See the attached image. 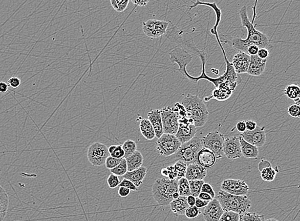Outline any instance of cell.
I'll use <instances>...</instances> for the list:
<instances>
[{
    "label": "cell",
    "instance_id": "6da1fadb",
    "mask_svg": "<svg viewBox=\"0 0 300 221\" xmlns=\"http://www.w3.org/2000/svg\"><path fill=\"white\" fill-rule=\"evenodd\" d=\"M257 1L255 2L253 6V17L252 21H250L248 18L247 9L246 6H243L239 10V16H240L241 24L242 26L247 28L248 35L247 39H242L236 37L232 38L229 40H227L226 43H229L232 46L233 49L239 52H244L247 53L248 47L251 45H256L261 48H267L270 45V39H268L267 35L260 31L256 30L254 26V20H256V7H257Z\"/></svg>",
    "mask_w": 300,
    "mask_h": 221
},
{
    "label": "cell",
    "instance_id": "7a4b0ae2",
    "mask_svg": "<svg viewBox=\"0 0 300 221\" xmlns=\"http://www.w3.org/2000/svg\"><path fill=\"white\" fill-rule=\"evenodd\" d=\"M186 110L187 116L193 121L196 128L205 126L208 120L209 112L203 99L197 95L188 94L181 102Z\"/></svg>",
    "mask_w": 300,
    "mask_h": 221
},
{
    "label": "cell",
    "instance_id": "3957f363",
    "mask_svg": "<svg viewBox=\"0 0 300 221\" xmlns=\"http://www.w3.org/2000/svg\"><path fill=\"white\" fill-rule=\"evenodd\" d=\"M178 191V181L168 178L157 179L152 187L154 199L160 206H168L173 201L172 195Z\"/></svg>",
    "mask_w": 300,
    "mask_h": 221
},
{
    "label": "cell",
    "instance_id": "277c9868",
    "mask_svg": "<svg viewBox=\"0 0 300 221\" xmlns=\"http://www.w3.org/2000/svg\"><path fill=\"white\" fill-rule=\"evenodd\" d=\"M216 199L224 212H233L239 215L247 212L252 205L251 200L247 195H233L222 190L218 192Z\"/></svg>",
    "mask_w": 300,
    "mask_h": 221
},
{
    "label": "cell",
    "instance_id": "5b68a950",
    "mask_svg": "<svg viewBox=\"0 0 300 221\" xmlns=\"http://www.w3.org/2000/svg\"><path fill=\"white\" fill-rule=\"evenodd\" d=\"M204 148L201 139L195 137L188 142L183 143L174 154L177 161H182L187 164L197 162L198 154Z\"/></svg>",
    "mask_w": 300,
    "mask_h": 221
},
{
    "label": "cell",
    "instance_id": "8992f818",
    "mask_svg": "<svg viewBox=\"0 0 300 221\" xmlns=\"http://www.w3.org/2000/svg\"><path fill=\"white\" fill-rule=\"evenodd\" d=\"M224 136L220 131H212L201 139L204 148L209 149L216 156V160H220L224 155Z\"/></svg>",
    "mask_w": 300,
    "mask_h": 221
},
{
    "label": "cell",
    "instance_id": "52a82bcc",
    "mask_svg": "<svg viewBox=\"0 0 300 221\" xmlns=\"http://www.w3.org/2000/svg\"><path fill=\"white\" fill-rule=\"evenodd\" d=\"M181 145L182 143L175 135L164 133L162 137L158 139L156 148L160 155L168 157L176 154Z\"/></svg>",
    "mask_w": 300,
    "mask_h": 221
},
{
    "label": "cell",
    "instance_id": "ba28073f",
    "mask_svg": "<svg viewBox=\"0 0 300 221\" xmlns=\"http://www.w3.org/2000/svg\"><path fill=\"white\" fill-rule=\"evenodd\" d=\"M109 156L108 147L102 143H93L89 146L88 149H87V160L94 166L104 165Z\"/></svg>",
    "mask_w": 300,
    "mask_h": 221
},
{
    "label": "cell",
    "instance_id": "9c48e42d",
    "mask_svg": "<svg viewBox=\"0 0 300 221\" xmlns=\"http://www.w3.org/2000/svg\"><path fill=\"white\" fill-rule=\"evenodd\" d=\"M193 55L183 49V48L177 46L170 53V60L171 62L178 64V71L185 78L189 76L187 72V66L193 60Z\"/></svg>",
    "mask_w": 300,
    "mask_h": 221
},
{
    "label": "cell",
    "instance_id": "30bf717a",
    "mask_svg": "<svg viewBox=\"0 0 300 221\" xmlns=\"http://www.w3.org/2000/svg\"><path fill=\"white\" fill-rule=\"evenodd\" d=\"M160 110L164 133L176 135L178 130L179 122L173 107H166Z\"/></svg>",
    "mask_w": 300,
    "mask_h": 221
},
{
    "label": "cell",
    "instance_id": "8fae6325",
    "mask_svg": "<svg viewBox=\"0 0 300 221\" xmlns=\"http://www.w3.org/2000/svg\"><path fill=\"white\" fill-rule=\"evenodd\" d=\"M179 128L175 136L182 144L188 142L196 134L197 129L193 124V121L189 117L179 120Z\"/></svg>",
    "mask_w": 300,
    "mask_h": 221
},
{
    "label": "cell",
    "instance_id": "7c38bea8",
    "mask_svg": "<svg viewBox=\"0 0 300 221\" xmlns=\"http://www.w3.org/2000/svg\"><path fill=\"white\" fill-rule=\"evenodd\" d=\"M169 27V22L164 20H149L143 22V30L147 37L151 39L166 35Z\"/></svg>",
    "mask_w": 300,
    "mask_h": 221
},
{
    "label": "cell",
    "instance_id": "4fadbf2b",
    "mask_svg": "<svg viewBox=\"0 0 300 221\" xmlns=\"http://www.w3.org/2000/svg\"><path fill=\"white\" fill-rule=\"evenodd\" d=\"M238 84L237 82H233L226 80L215 87L212 95L210 97H206L205 101H210V100L214 99L219 101H226L231 97L233 92Z\"/></svg>",
    "mask_w": 300,
    "mask_h": 221
},
{
    "label": "cell",
    "instance_id": "5bb4252c",
    "mask_svg": "<svg viewBox=\"0 0 300 221\" xmlns=\"http://www.w3.org/2000/svg\"><path fill=\"white\" fill-rule=\"evenodd\" d=\"M221 190L230 195L245 196L249 191V185L244 181L226 179L221 183Z\"/></svg>",
    "mask_w": 300,
    "mask_h": 221
},
{
    "label": "cell",
    "instance_id": "9a60e30c",
    "mask_svg": "<svg viewBox=\"0 0 300 221\" xmlns=\"http://www.w3.org/2000/svg\"><path fill=\"white\" fill-rule=\"evenodd\" d=\"M223 152L229 160H234L242 156L239 137L230 136L225 139Z\"/></svg>",
    "mask_w": 300,
    "mask_h": 221
},
{
    "label": "cell",
    "instance_id": "2e32d148",
    "mask_svg": "<svg viewBox=\"0 0 300 221\" xmlns=\"http://www.w3.org/2000/svg\"><path fill=\"white\" fill-rule=\"evenodd\" d=\"M239 136L243 138L246 141L257 148L261 147L265 144L266 136L265 128L257 126L254 131H246L241 133Z\"/></svg>",
    "mask_w": 300,
    "mask_h": 221
},
{
    "label": "cell",
    "instance_id": "e0dca14e",
    "mask_svg": "<svg viewBox=\"0 0 300 221\" xmlns=\"http://www.w3.org/2000/svg\"><path fill=\"white\" fill-rule=\"evenodd\" d=\"M224 213L219 201L217 199H214L209 202L204 210V220L205 221H219Z\"/></svg>",
    "mask_w": 300,
    "mask_h": 221
},
{
    "label": "cell",
    "instance_id": "ac0fdd59",
    "mask_svg": "<svg viewBox=\"0 0 300 221\" xmlns=\"http://www.w3.org/2000/svg\"><path fill=\"white\" fill-rule=\"evenodd\" d=\"M251 56L244 52H239L235 54L231 62L237 74H242L247 73L249 67Z\"/></svg>",
    "mask_w": 300,
    "mask_h": 221
},
{
    "label": "cell",
    "instance_id": "d6986e66",
    "mask_svg": "<svg viewBox=\"0 0 300 221\" xmlns=\"http://www.w3.org/2000/svg\"><path fill=\"white\" fill-rule=\"evenodd\" d=\"M267 60H262L257 55L251 56L249 67L247 74L254 77L261 76L266 69Z\"/></svg>",
    "mask_w": 300,
    "mask_h": 221
},
{
    "label": "cell",
    "instance_id": "ffe728a7",
    "mask_svg": "<svg viewBox=\"0 0 300 221\" xmlns=\"http://www.w3.org/2000/svg\"><path fill=\"white\" fill-rule=\"evenodd\" d=\"M207 175V170L195 162L189 164L187 166L185 178L190 181L203 180Z\"/></svg>",
    "mask_w": 300,
    "mask_h": 221
},
{
    "label": "cell",
    "instance_id": "44dd1931",
    "mask_svg": "<svg viewBox=\"0 0 300 221\" xmlns=\"http://www.w3.org/2000/svg\"><path fill=\"white\" fill-rule=\"evenodd\" d=\"M216 160L215 155L211 151L203 148L198 154L197 163L206 169L210 168L215 164Z\"/></svg>",
    "mask_w": 300,
    "mask_h": 221
},
{
    "label": "cell",
    "instance_id": "7402d4cb",
    "mask_svg": "<svg viewBox=\"0 0 300 221\" xmlns=\"http://www.w3.org/2000/svg\"><path fill=\"white\" fill-rule=\"evenodd\" d=\"M148 118L155 130L156 137L159 139L164 133L160 110H151L148 114Z\"/></svg>",
    "mask_w": 300,
    "mask_h": 221
},
{
    "label": "cell",
    "instance_id": "603a6c76",
    "mask_svg": "<svg viewBox=\"0 0 300 221\" xmlns=\"http://www.w3.org/2000/svg\"><path fill=\"white\" fill-rule=\"evenodd\" d=\"M147 174V168L141 166V168L132 171V172H127L123 177L124 179L130 181V182L134 183L135 186L138 187L142 184Z\"/></svg>",
    "mask_w": 300,
    "mask_h": 221
},
{
    "label": "cell",
    "instance_id": "cb8c5ba5",
    "mask_svg": "<svg viewBox=\"0 0 300 221\" xmlns=\"http://www.w3.org/2000/svg\"><path fill=\"white\" fill-rule=\"evenodd\" d=\"M240 142L241 153L245 158H255L257 159L259 156V149L256 146L251 144L246 141L242 137L239 136Z\"/></svg>",
    "mask_w": 300,
    "mask_h": 221
},
{
    "label": "cell",
    "instance_id": "d4e9b609",
    "mask_svg": "<svg viewBox=\"0 0 300 221\" xmlns=\"http://www.w3.org/2000/svg\"><path fill=\"white\" fill-rule=\"evenodd\" d=\"M128 172H132L142 166L144 158L140 151H135L132 155L126 158Z\"/></svg>",
    "mask_w": 300,
    "mask_h": 221
},
{
    "label": "cell",
    "instance_id": "484cf974",
    "mask_svg": "<svg viewBox=\"0 0 300 221\" xmlns=\"http://www.w3.org/2000/svg\"><path fill=\"white\" fill-rule=\"evenodd\" d=\"M170 205L173 213L181 215V216L185 215V211L189 207V204L187 203V197H182V196H180L179 199L174 200Z\"/></svg>",
    "mask_w": 300,
    "mask_h": 221
},
{
    "label": "cell",
    "instance_id": "4316f807",
    "mask_svg": "<svg viewBox=\"0 0 300 221\" xmlns=\"http://www.w3.org/2000/svg\"><path fill=\"white\" fill-rule=\"evenodd\" d=\"M139 128L143 136L149 141H151L156 137L155 130L149 119H144L139 124Z\"/></svg>",
    "mask_w": 300,
    "mask_h": 221
},
{
    "label": "cell",
    "instance_id": "83f0119b",
    "mask_svg": "<svg viewBox=\"0 0 300 221\" xmlns=\"http://www.w3.org/2000/svg\"><path fill=\"white\" fill-rule=\"evenodd\" d=\"M9 197L3 187L0 185V221H3L7 216Z\"/></svg>",
    "mask_w": 300,
    "mask_h": 221
},
{
    "label": "cell",
    "instance_id": "f1b7e54d",
    "mask_svg": "<svg viewBox=\"0 0 300 221\" xmlns=\"http://www.w3.org/2000/svg\"><path fill=\"white\" fill-rule=\"evenodd\" d=\"M279 172L278 167L274 168L272 166L263 169L261 172L262 180L266 182H272L276 179L277 174Z\"/></svg>",
    "mask_w": 300,
    "mask_h": 221
},
{
    "label": "cell",
    "instance_id": "f546056e",
    "mask_svg": "<svg viewBox=\"0 0 300 221\" xmlns=\"http://www.w3.org/2000/svg\"><path fill=\"white\" fill-rule=\"evenodd\" d=\"M284 93L288 99L295 100L300 95V86L295 84L287 85Z\"/></svg>",
    "mask_w": 300,
    "mask_h": 221
},
{
    "label": "cell",
    "instance_id": "4dcf8cb0",
    "mask_svg": "<svg viewBox=\"0 0 300 221\" xmlns=\"http://www.w3.org/2000/svg\"><path fill=\"white\" fill-rule=\"evenodd\" d=\"M205 183L203 180L199 181H190V189H191V195L195 198L199 197L200 193H201L202 187Z\"/></svg>",
    "mask_w": 300,
    "mask_h": 221
},
{
    "label": "cell",
    "instance_id": "1f68e13d",
    "mask_svg": "<svg viewBox=\"0 0 300 221\" xmlns=\"http://www.w3.org/2000/svg\"><path fill=\"white\" fill-rule=\"evenodd\" d=\"M187 166H188V164L186 162L182 161H178L174 164V167L177 175L176 180L179 181L181 179L185 178Z\"/></svg>",
    "mask_w": 300,
    "mask_h": 221
},
{
    "label": "cell",
    "instance_id": "d6a6232c",
    "mask_svg": "<svg viewBox=\"0 0 300 221\" xmlns=\"http://www.w3.org/2000/svg\"><path fill=\"white\" fill-rule=\"evenodd\" d=\"M123 149L125 152V159L129 157L137 151L136 143L132 140H127L122 145Z\"/></svg>",
    "mask_w": 300,
    "mask_h": 221
},
{
    "label": "cell",
    "instance_id": "836d02e7",
    "mask_svg": "<svg viewBox=\"0 0 300 221\" xmlns=\"http://www.w3.org/2000/svg\"><path fill=\"white\" fill-rule=\"evenodd\" d=\"M108 152L110 156L116 159H124L125 158V152L122 145H111L108 147Z\"/></svg>",
    "mask_w": 300,
    "mask_h": 221
},
{
    "label": "cell",
    "instance_id": "e575fe53",
    "mask_svg": "<svg viewBox=\"0 0 300 221\" xmlns=\"http://www.w3.org/2000/svg\"><path fill=\"white\" fill-rule=\"evenodd\" d=\"M178 191L182 197H188L191 195L189 181L186 178L181 179L178 181Z\"/></svg>",
    "mask_w": 300,
    "mask_h": 221
},
{
    "label": "cell",
    "instance_id": "d590c367",
    "mask_svg": "<svg viewBox=\"0 0 300 221\" xmlns=\"http://www.w3.org/2000/svg\"><path fill=\"white\" fill-rule=\"evenodd\" d=\"M239 221H265L263 215L252 212H246V213L239 215Z\"/></svg>",
    "mask_w": 300,
    "mask_h": 221
},
{
    "label": "cell",
    "instance_id": "8d00e7d4",
    "mask_svg": "<svg viewBox=\"0 0 300 221\" xmlns=\"http://www.w3.org/2000/svg\"><path fill=\"white\" fill-rule=\"evenodd\" d=\"M127 172H128V168H127V161L125 158L122 159V161L116 167L111 170L112 174L116 175L118 177L124 176L125 174H127Z\"/></svg>",
    "mask_w": 300,
    "mask_h": 221
},
{
    "label": "cell",
    "instance_id": "74e56055",
    "mask_svg": "<svg viewBox=\"0 0 300 221\" xmlns=\"http://www.w3.org/2000/svg\"><path fill=\"white\" fill-rule=\"evenodd\" d=\"M112 8L118 12H122L126 10L127 7H128L129 0H111L110 1Z\"/></svg>",
    "mask_w": 300,
    "mask_h": 221
},
{
    "label": "cell",
    "instance_id": "f35d334b",
    "mask_svg": "<svg viewBox=\"0 0 300 221\" xmlns=\"http://www.w3.org/2000/svg\"><path fill=\"white\" fill-rule=\"evenodd\" d=\"M201 214V210H200L199 208H198L195 206H189L188 208L185 211V216L187 217V218L191 219V220H193V219H195L197 218L198 216H199L200 214Z\"/></svg>",
    "mask_w": 300,
    "mask_h": 221
},
{
    "label": "cell",
    "instance_id": "ab89813d",
    "mask_svg": "<svg viewBox=\"0 0 300 221\" xmlns=\"http://www.w3.org/2000/svg\"><path fill=\"white\" fill-rule=\"evenodd\" d=\"M239 214L233 212H224L219 221H239Z\"/></svg>",
    "mask_w": 300,
    "mask_h": 221
},
{
    "label": "cell",
    "instance_id": "60d3db41",
    "mask_svg": "<svg viewBox=\"0 0 300 221\" xmlns=\"http://www.w3.org/2000/svg\"><path fill=\"white\" fill-rule=\"evenodd\" d=\"M107 182L108 186L111 189H114L118 187L121 182L118 176L112 174L108 177Z\"/></svg>",
    "mask_w": 300,
    "mask_h": 221
},
{
    "label": "cell",
    "instance_id": "b9f144b4",
    "mask_svg": "<svg viewBox=\"0 0 300 221\" xmlns=\"http://www.w3.org/2000/svg\"><path fill=\"white\" fill-rule=\"evenodd\" d=\"M122 159H116V158H112L109 156L106 161L105 165L106 168L111 170L112 169L116 167L122 161Z\"/></svg>",
    "mask_w": 300,
    "mask_h": 221
},
{
    "label": "cell",
    "instance_id": "7bdbcfd3",
    "mask_svg": "<svg viewBox=\"0 0 300 221\" xmlns=\"http://www.w3.org/2000/svg\"><path fill=\"white\" fill-rule=\"evenodd\" d=\"M287 112L289 116L293 118H300V107L299 106L293 104V105L289 106Z\"/></svg>",
    "mask_w": 300,
    "mask_h": 221
},
{
    "label": "cell",
    "instance_id": "ee69618b",
    "mask_svg": "<svg viewBox=\"0 0 300 221\" xmlns=\"http://www.w3.org/2000/svg\"><path fill=\"white\" fill-rule=\"evenodd\" d=\"M201 192L202 193L208 194V195L211 196L212 199H214V197H215V193H214L213 187H212L210 183L205 182L203 185V187H202Z\"/></svg>",
    "mask_w": 300,
    "mask_h": 221
},
{
    "label": "cell",
    "instance_id": "f6af8a7d",
    "mask_svg": "<svg viewBox=\"0 0 300 221\" xmlns=\"http://www.w3.org/2000/svg\"><path fill=\"white\" fill-rule=\"evenodd\" d=\"M119 187H124L126 188L130 189V191H138L137 187L130 181L127 180V179H124V180L120 182Z\"/></svg>",
    "mask_w": 300,
    "mask_h": 221
},
{
    "label": "cell",
    "instance_id": "bcb514c9",
    "mask_svg": "<svg viewBox=\"0 0 300 221\" xmlns=\"http://www.w3.org/2000/svg\"><path fill=\"white\" fill-rule=\"evenodd\" d=\"M8 84L9 86L14 89L18 88L21 84V80L18 77H12L8 80Z\"/></svg>",
    "mask_w": 300,
    "mask_h": 221
},
{
    "label": "cell",
    "instance_id": "7dc6e473",
    "mask_svg": "<svg viewBox=\"0 0 300 221\" xmlns=\"http://www.w3.org/2000/svg\"><path fill=\"white\" fill-rule=\"evenodd\" d=\"M167 169H168V178L171 181L176 180L177 175L174 166H168V167H167Z\"/></svg>",
    "mask_w": 300,
    "mask_h": 221
},
{
    "label": "cell",
    "instance_id": "c3c4849f",
    "mask_svg": "<svg viewBox=\"0 0 300 221\" xmlns=\"http://www.w3.org/2000/svg\"><path fill=\"white\" fill-rule=\"evenodd\" d=\"M257 56L262 60H267V58L270 56V53L266 48H261L258 52Z\"/></svg>",
    "mask_w": 300,
    "mask_h": 221
},
{
    "label": "cell",
    "instance_id": "681fc988",
    "mask_svg": "<svg viewBox=\"0 0 300 221\" xmlns=\"http://www.w3.org/2000/svg\"><path fill=\"white\" fill-rule=\"evenodd\" d=\"M259 48L256 45H250L247 49V54L250 56H253L257 55L258 52H259Z\"/></svg>",
    "mask_w": 300,
    "mask_h": 221
},
{
    "label": "cell",
    "instance_id": "f907efd6",
    "mask_svg": "<svg viewBox=\"0 0 300 221\" xmlns=\"http://www.w3.org/2000/svg\"><path fill=\"white\" fill-rule=\"evenodd\" d=\"M236 128L238 132L243 133L247 131V128H246V121H241L237 122Z\"/></svg>",
    "mask_w": 300,
    "mask_h": 221
},
{
    "label": "cell",
    "instance_id": "816d5d0a",
    "mask_svg": "<svg viewBox=\"0 0 300 221\" xmlns=\"http://www.w3.org/2000/svg\"><path fill=\"white\" fill-rule=\"evenodd\" d=\"M209 202L210 201H205V200L200 199L197 197L196 198V200H195V206L198 208H205L206 206L208 205Z\"/></svg>",
    "mask_w": 300,
    "mask_h": 221
},
{
    "label": "cell",
    "instance_id": "f5cc1de1",
    "mask_svg": "<svg viewBox=\"0 0 300 221\" xmlns=\"http://www.w3.org/2000/svg\"><path fill=\"white\" fill-rule=\"evenodd\" d=\"M130 194V189L126 188L124 187H120L118 189V195L121 197H128Z\"/></svg>",
    "mask_w": 300,
    "mask_h": 221
},
{
    "label": "cell",
    "instance_id": "db71d44e",
    "mask_svg": "<svg viewBox=\"0 0 300 221\" xmlns=\"http://www.w3.org/2000/svg\"><path fill=\"white\" fill-rule=\"evenodd\" d=\"M270 166H272V165H271V163L268 161L262 159L259 164H258V169H259V172H261L263 169L270 167Z\"/></svg>",
    "mask_w": 300,
    "mask_h": 221
},
{
    "label": "cell",
    "instance_id": "11a10c76",
    "mask_svg": "<svg viewBox=\"0 0 300 221\" xmlns=\"http://www.w3.org/2000/svg\"><path fill=\"white\" fill-rule=\"evenodd\" d=\"M257 123L254 121L249 120L246 121V128L247 131H254L257 128Z\"/></svg>",
    "mask_w": 300,
    "mask_h": 221
},
{
    "label": "cell",
    "instance_id": "9f6ffc18",
    "mask_svg": "<svg viewBox=\"0 0 300 221\" xmlns=\"http://www.w3.org/2000/svg\"><path fill=\"white\" fill-rule=\"evenodd\" d=\"M9 85L7 83L0 81V93H7Z\"/></svg>",
    "mask_w": 300,
    "mask_h": 221
},
{
    "label": "cell",
    "instance_id": "6f0895ef",
    "mask_svg": "<svg viewBox=\"0 0 300 221\" xmlns=\"http://www.w3.org/2000/svg\"><path fill=\"white\" fill-rule=\"evenodd\" d=\"M132 2L134 5L139 6V7H145L149 3V1H147V0H132Z\"/></svg>",
    "mask_w": 300,
    "mask_h": 221
},
{
    "label": "cell",
    "instance_id": "680465c9",
    "mask_svg": "<svg viewBox=\"0 0 300 221\" xmlns=\"http://www.w3.org/2000/svg\"><path fill=\"white\" fill-rule=\"evenodd\" d=\"M198 198H199V199H200L205 200V201H211L212 200H213L211 196L208 195V194L207 193H202V192L201 193H200V195H199V197H198Z\"/></svg>",
    "mask_w": 300,
    "mask_h": 221
},
{
    "label": "cell",
    "instance_id": "91938a15",
    "mask_svg": "<svg viewBox=\"0 0 300 221\" xmlns=\"http://www.w3.org/2000/svg\"><path fill=\"white\" fill-rule=\"evenodd\" d=\"M195 200H196V198L192 195H190L187 197V203H188L189 206H195Z\"/></svg>",
    "mask_w": 300,
    "mask_h": 221
},
{
    "label": "cell",
    "instance_id": "94428289",
    "mask_svg": "<svg viewBox=\"0 0 300 221\" xmlns=\"http://www.w3.org/2000/svg\"><path fill=\"white\" fill-rule=\"evenodd\" d=\"M160 173H161L162 176H163L164 177H165V178H168V171L167 168H162L161 170V172H160Z\"/></svg>",
    "mask_w": 300,
    "mask_h": 221
},
{
    "label": "cell",
    "instance_id": "6125c7cd",
    "mask_svg": "<svg viewBox=\"0 0 300 221\" xmlns=\"http://www.w3.org/2000/svg\"><path fill=\"white\" fill-rule=\"evenodd\" d=\"M294 101H295V105L299 106L300 107V95L297 98V99L294 100Z\"/></svg>",
    "mask_w": 300,
    "mask_h": 221
},
{
    "label": "cell",
    "instance_id": "be15d7a7",
    "mask_svg": "<svg viewBox=\"0 0 300 221\" xmlns=\"http://www.w3.org/2000/svg\"><path fill=\"white\" fill-rule=\"evenodd\" d=\"M180 193H179V192H177V193H175L174 194H173V195H172V198H173L174 200H176L179 199V198H180Z\"/></svg>",
    "mask_w": 300,
    "mask_h": 221
},
{
    "label": "cell",
    "instance_id": "e7e4bbea",
    "mask_svg": "<svg viewBox=\"0 0 300 221\" xmlns=\"http://www.w3.org/2000/svg\"><path fill=\"white\" fill-rule=\"evenodd\" d=\"M265 221H279L275 220V219H270V220H268Z\"/></svg>",
    "mask_w": 300,
    "mask_h": 221
}]
</instances>
